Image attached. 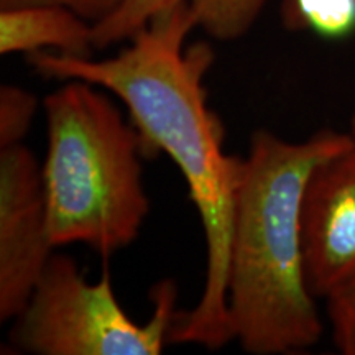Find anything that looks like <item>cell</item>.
I'll use <instances>...</instances> for the list:
<instances>
[{"label":"cell","instance_id":"1","mask_svg":"<svg viewBox=\"0 0 355 355\" xmlns=\"http://www.w3.org/2000/svg\"><path fill=\"white\" fill-rule=\"evenodd\" d=\"M196 26L193 8L178 3L155 15L107 60L38 51L28 61L44 78L81 79L121 99L145 157L165 153L183 175L206 239V277L201 298L180 314L170 343L219 350L234 340L227 272L242 158L224 152V123L207 104L206 76L214 50L202 42L186 46Z\"/></svg>","mask_w":355,"mask_h":355},{"label":"cell","instance_id":"2","mask_svg":"<svg viewBox=\"0 0 355 355\" xmlns=\"http://www.w3.org/2000/svg\"><path fill=\"white\" fill-rule=\"evenodd\" d=\"M350 144V133L334 130L298 144L266 130L252 137L235 191L227 272L230 332L248 354L303 352L322 334L304 272L301 201L314 168Z\"/></svg>","mask_w":355,"mask_h":355},{"label":"cell","instance_id":"3","mask_svg":"<svg viewBox=\"0 0 355 355\" xmlns=\"http://www.w3.org/2000/svg\"><path fill=\"white\" fill-rule=\"evenodd\" d=\"M43 109L42 175L51 243H83L102 257L128 247L150 212L135 125L99 86L81 79L53 91Z\"/></svg>","mask_w":355,"mask_h":355},{"label":"cell","instance_id":"4","mask_svg":"<svg viewBox=\"0 0 355 355\" xmlns=\"http://www.w3.org/2000/svg\"><path fill=\"white\" fill-rule=\"evenodd\" d=\"M153 314L135 322L115 296L107 272L89 283L68 255H53L15 318L10 340L35 355H159L178 321V286L159 282Z\"/></svg>","mask_w":355,"mask_h":355},{"label":"cell","instance_id":"5","mask_svg":"<svg viewBox=\"0 0 355 355\" xmlns=\"http://www.w3.org/2000/svg\"><path fill=\"white\" fill-rule=\"evenodd\" d=\"M42 166L24 144L0 148V321L24 311L53 257Z\"/></svg>","mask_w":355,"mask_h":355},{"label":"cell","instance_id":"6","mask_svg":"<svg viewBox=\"0 0 355 355\" xmlns=\"http://www.w3.org/2000/svg\"><path fill=\"white\" fill-rule=\"evenodd\" d=\"M304 272L314 298L355 277V144L314 168L301 201Z\"/></svg>","mask_w":355,"mask_h":355},{"label":"cell","instance_id":"7","mask_svg":"<svg viewBox=\"0 0 355 355\" xmlns=\"http://www.w3.org/2000/svg\"><path fill=\"white\" fill-rule=\"evenodd\" d=\"M178 3L193 8L198 26L209 37L232 42L250 32L268 0H122L112 15L94 25L96 48L128 42L155 15Z\"/></svg>","mask_w":355,"mask_h":355},{"label":"cell","instance_id":"8","mask_svg":"<svg viewBox=\"0 0 355 355\" xmlns=\"http://www.w3.org/2000/svg\"><path fill=\"white\" fill-rule=\"evenodd\" d=\"M91 58L94 25L68 7L21 6L0 8V53H38Z\"/></svg>","mask_w":355,"mask_h":355},{"label":"cell","instance_id":"9","mask_svg":"<svg viewBox=\"0 0 355 355\" xmlns=\"http://www.w3.org/2000/svg\"><path fill=\"white\" fill-rule=\"evenodd\" d=\"M282 13L290 30H308L324 40L355 33V0H285Z\"/></svg>","mask_w":355,"mask_h":355},{"label":"cell","instance_id":"10","mask_svg":"<svg viewBox=\"0 0 355 355\" xmlns=\"http://www.w3.org/2000/svg\"><path fill=\"white\" fill-rule=\"evenodd\" d=\"M37 97L13 84L0 87V148L19 145L32 127Z\"/></svg>","mask_w":355,"mask_h":355},{"label":"cell","instance_id":"11","mask_svg":"<svg viewBox=\"0 0 355 355\" xmlns=\"http://www.w3.org/2000/svg\"><path fill=\"white\" fill-rule=\"evenodd\" d=\"M326 301L336 347L344 355H355V277L332 291Z\"/></svg>","mask_w":355,"mask_h":355},{"label":"cell","instance_id":"12","mask_svg":"<svg viewBox=\"0 0 355 355\" xmlns=\"http://www.w3.org/2000/svg\"><path fill=\"white\" fill-rule=\"evenodd\" d=\"M122 0H0V8L21 6H61L74 10L92 25L99 24L117 10Z\"/></svg>","mask_w":355,"mask_h":355},{"label":"cell","instance_id":"13","mask_svg":"<svg viewBox=\"0 0 355 355\" xmlns=\"http://www.w3.org/2000/svg\"><path fill=\"white\" fill-rule=\"evenodd\" d=\"M350 137H352V140H354V144H355V114H354V117H352V125H350Z\"/></svg>","mask_w":355,"mask_h":355}]
</instances>
